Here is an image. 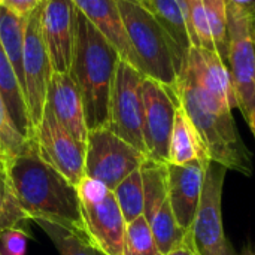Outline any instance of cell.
I'll return each mask as SVG.
<instances>
[{
	"mask_svg": "<svg viewBox=\"0 0 255 255\" xmlns=\"http://www.w3.org/2000/svg\"><path fill=\"white\" fill-rule=\"evenodd\" d=\"M15 197L28 220H43L84 230L78 190L45 163L28 139L6 166ZM85 232V230H84Z\"/></svg>",
	"mask_w": 255,
	"mask_h": 255,
	"instance_id": "obj_1",
	"label": "cell"
},
{
	"mask_svg": "<svg viewBox=\"0 0 255 255\" xmlns=\"http://www.w3.org/2000/svg\"><path fill=\"white\" fill-rule=\"evenodd\" d=\"M175 93L181 108L193 123L211 161L245 176L253 175V155L242 142L232 108L205 90L182 69Z\"/></svg>",
	"mask_w": 255,
	"mask_h": 255,
	"instance_id": "obj_2",
	"label": "cell"
},
{
	"mask_svg": "<svg viewBox=\"0 0 255 255\" xmlns=\"http://www.w3.org/2000/svg\"><path fill=\"white\" fill-rule=\"evenodd\" d=\"M120 55L99 30L78 10L76 39L70 66L90 130L108 127L111 91Z\"/></svg>",
	"mask_w": 255,
	"mask_h": 255,
	"instance_id": "obj_3",
	"label": "cell"
},
{
	"mask_svg": "<svg viewBox=\"0 0 255 255\" xmlns=\"http://www.w3.org/2000/svg\"><path fill=\"white\" fill-rule=\"evenodd\" d=\"M118 7L142 73L175 91L182 67L169 36L140 1H118Z\"/></svg>",
	"mask_w": 255,
	"mask_h": 255,
	"instance_id": "obj_4",
	"label": "cell"
},
{
	"mask_svg": "<svg viewBox=\"0 0 255 255\" xmlns=\"http://www.w3.org/2000/svg\"><path fill=\"white\" fill-rule=\"evenodd\" d=\"M227 67L238 108L255 134V46L253 15L227 1Z\"/></svg>",
	"mask_w": 255,
	"mask_h": 255,
	"instance_id": "obj_5",
	"label": "cell"
},
{
	"mask_svg": "<svg viewBox=\"0 0 255 255\" xmlns=\"http://www.w3.org/2000/svg\"><path fill=\"white\" fill-rule=\"evenodd\" d=\"M227 169L215 161L205 167L200 203L184 244L196 255H238L223 226V187Z\"/></svg>",
	"mask_w": 255,
	"mask_h": 255,
	"instance_id": "obj_6",
	"label": "cell"
},
{
	"mask_svg": "<svg viewBox=\"0 0 255 255\" xmlns=\"http://www.w3.org/2000/svg\"><path fill=\"white\" fill-rule=\"evenodd\" d=\"M76 190L87 236L106 255L123 254L127 224L112 190L87 176L79 182Z\"/></svg>",
	"mask_w": 255,
	"mask_h": 255,
	"instance_id": "obj_7",
	"label": "cell"
},
{
	"mask_svg": "<svg viewBox=\"0 0 255 255\" xmlns=\"http://www.w3.org/2000/svg\"><path fill=\"white\" fill-rule=\"evenodd\" d=\"M143 73L120 58L111 91L106 128L146 155L143 142Z\"/></svg>",
	"mask_w": 255,
	"mask_h": 255,
	"instance_id": "obj_8",
	"label": "cell"
},
{
	"mask_svg": "<svg viewBox=\"0 0 255 255\" xmlns=\"http://www.w3.org/2000/svg\"><path fill=\"white\" fill-rule=\"evenodd\" d=\"M146 155L114 134L109 128L88 131L85 143V176L114 190L124 178L139 170Z\"/></svg>",
	"mask_w": 255,
	"mask_h": 255,
	"instance_id": "obj_9",
	"label": "cell"
},
{
	"mask_svg": "<svg viewBox=\"0 0 255 255\" xmlns=\"http://www.w3.org/2000/svg\"><path fill=\"white\" fill-rule=\"evenodd\" d=\"M143 179V217L151 227L158 250L163 255L178 248L185 241V232L178 226L167 191L166 163L145 160L140 167Z\"/></svg>",
	"mask_w": 255,
	"mask_h": 255,
	"instance_id": "obj_10",
	"label": "cell"
},
{
	"mask_svg": "<svg viewBox=\"0 0 255 255\" xmlns=\"http://www.w3.org/2000/svg\"><path fill=\"white\" fill-rule=\"evenodd\" d=\"M22 91L25 105L31 123L33 133L36 131L48 97V88L51 76L54 73L52 64L42 37L40 30V7L36 9L28 18L25 25V42H24V61H22Z\"/></svg>",
	"mask_w": 255,
	"mask_h": 255,
	"instance_id": "obj_11",
	"label": "cell"
},
{
	"mask_svg": "<svg viewBox=\"0 0 255 255\" xmlns=\"http://www.w3.org/2000/svg\"><path fill=\"white\" fill-rule=\"evenodd\" d=\"M142 99L146 158L157 163H167L170 136L179 106L178 96L155 79L145 76L142 82Z\"/></svg>",
	"mask_w": 255,
	"mask_h": 255,
	"instance_id": "obj_12",
	"label": "cell"
},
{
	"mask_svg": "<svg viewBox=\"0 0 255 255\" xmlns=\"http://www.w3.org/2000/svg\"><path fill=\"white\" fill-rule=\"evenodd\" d=\"M33 139L40 158L78 187L85 178V145L79 143L46 106Z\"/></svg>",
	"mask_w": 255,
	"mask_h": 255,
	"instance_id": "obj_13",
	"label": "cell"
},
{
	"mask_svg": "<svg viewBox=\"0 0 255 255\" xmlns=\"http://www.w3.org/2000/svg\"><path fill=\"white\" fill-rule=\"evenodd\" d=\"M78 7L72 0H45L40 6L42 37L52 70L69 73L76 39Z\"/></svg>",
	"mask_w": 255,
	"mask_h": 255,
	"instance_id": "obj_14",
	"label": "cell"
},
{
	"mask_svg": "<svg viewBox=\"0 0 255 255\" xmlns=\"http://www.w3.org/2000/svg\"><path fill=\"white\" fill-rule=\"evenodd\" d=\"M206 164L208 163L199 160L188 164L166 163L167 191L172 211L178 226L185 233L191 227L200 203Z\"/></svg>",
	"mask_w": 255,
	"mask_h": 255,
	"instance_id": "obj_15",
	"label": "cell"
},
{
	"mask_svg": "<svg viewBox=\"0 0 255 255\" xmlns=\"http://www.w3.org/2000/svg\"><path fill=\"white\" fill-rule=\"evenodd\" d=\"M78 10L99 30L117 49L121 60L130 63L142 73L140 61L126 31L117 0H72Z\"/></svg>",
	"mask_w": 255,
	"mask_h": 255,
	"instance_id": "obj_16",
	"label": "cell"
},
{
	"mask_svg": "<svg viewBox=\"0 0 255 255\" xmlns=\"http://www.w3.org/2000/svg\"><path fill=\"white\" fill-rule=\"evenodd\" d=\"M46 108H49L57 121L79 143H87L88 127L85 123L82 99L70 73H52L48 88Z\"/></svg>",
	"mask_w": 255,
	"mask_h": 255,
	"instance_id": "obj_17",
	"label": "cell"
},
{
	"mask_svg": "<svg viewBox=\"0 0 255 255\" xmlns=\"http://www.w3.org/2000/svg\"><path fill=\"white\" fill-rule=\"evenodd\" d=\"M182 69H185L197 84L226 102L232 109L238 108L229 67L217 51L193 46Z\"/></svg>",
	"mask_w": 255,
	"mask_h": 255,
	"instance_id": "obj_18",
	"label": "cell"
},
{
	"mask_svg": "<svg viewBox=\"0 0 255 255\" xmlns=\"http://www.w3.org/2000/svg\"><path fill=\"white\" fill-rule=\"evenodd\" d=\"M140 4L157 19L164 33L169 36L181 67H184L193 43L178 0H140Z\"/></svg>",
	"mask_w": 255,
	"mask_h": 255,
	"instance_id": "obj_19",
	"label": "cell"
},
{
	"mask_svg": "<svg viewBox=\"0 0 255 255\" xmlns=\"http://www.w3.org/2000/svg\"><path fill=\"white\" fill-rule=\"evenodd\" d=\"M0 94L7 106L10 118L16 126L18 131L25 139H33L34 133L31 128L24 91L1 43H0Z\"/></svg>",
	"mask_w": 255,
	"mask_h": 255,
	"instance_id": "obj_20",
	"label": "cell"
},
{
	"mask_svg": "<svg viewBox=\"0 0 255 255\" xmlns=\"http://www.w3.org/2000/svg\"><path fill=\"white\" fill-rule=\"evenodd\" d=\"M196 160H199L202 163L211 161L193 123L190 121L185 111L179 105L176 109L173 130H172V136H170L169 161L167 163L188 164Z\"/></svg>",
	"mask_w": 255,
	"mask_h": 255,
	"instance_id": "obj_21",
	"label": "cell"
},
{
	"mask_svg": "<svg viewBox=\"0 0 255 255\" xmlns=\"http://www.w3.org/2000/svg\"><path fill=\"white\" fill-rule=\"evenodd\" d=\"M27 18L18 16L0 6V43L21 82L22 87V61H24V42H25Z\"/></svg>",
	"mask_w": 255,
	"mask_h": 255,
	"instance_id": "obj_22",
	"label": "cell"
},
{
	"mask_svg": "<svg viewBox=\"0 0 255 255\" xmlns=\"http://www.w3.org/2000/svg\"><path fill=\"white\" fill-rule=\"evenodd\" d=\"M34 223L51 239L60 255H106L91 242L84 230L43 220H36Z\"/></svg>",
	"mask_w": 255,
	"mask_h": 255,
	"instance_id": "obj_23",
	"label": "cell"
},
{
	"mask_svg": "<svg viewBox=\"0 0 255 255\" xmlns=\"http://www.w3.org/2000/svg\"><path fill=\"white\" fill-rule=\"evenodd\" d=\"M114 197L123 214L126 224L143 215V179L140 169L124 178L114 190Z\"/></svg>",
	"mask_w": 255,
	"mask_h": 255,
	"instance_id": "obj_24",
	"label": "cell"
},
{
	"mask_svg": "<svg viewBox=\"0 0 255 255\" xmlns=\"http://www.w3.org/2000/svg\"><path fill=\"white\" fill-rule=\"evenodd\" d=\"M178 3L182 9L193 46L215 51L212 33L205 15L202 0H178Z\"/></svg>",
	"mask_w": 255,
	"mask_h": 255,
	"instance_id": "obj_25",
	"label": "cell"
},
{
	"mask_svg": "<svg viewBox=\"0 0 255 255\" xmlns=\"http://www.w3.org/2000/svg\"><path fill=\"white\" fill-rule=\"evenodd\" d=\"M121 255H163L143 215L126 226Z\"/></svg>",
	"mask_w": 255,
	"mask_h": 255,
	"instance_id": "obj_26",
	"label": "cell"
},
{
	"mask_svg": "<svg viewBox=\"0 0 255 255\" xmlns=\"http://www.w3.org/2000/svg\"><path fill=\"white\" fill-rule=\"evenodd\" d=\"M205 15L212 33L215 51L224 63H227V0H202Z\"/></svg>",
	"mask_w": 255,
	"mask_h": 255,
	"instance_id": "obj_27",
	"label": "cell"
},
{
	"mask_svg": "<svg viewBox=\"0 0 255 255\" xmlns=\"http://www.w3.org/2000/svg\"><path fill=\"white\" fill-rule=\"evenodd\" d=\"M27 220L12 190L7 170L0 169V233L9 229H18Z\"/></svg>",
	"mask_w": 255,
	"mask_h": 255,
	"instance_id": "obj_28",
	"label": "cell"
},
{
	"mask_svg": "<svg viewBox=\"0 0 255 255\" xmlns=\"http://www.w3.org/2000/svg\"><path fill=\"white\" fill-rule=\"evenodd\" d=\"M27 140L28 139H25L13 124L7 106L0 94V151L6 166L22 151Z\"/></svg>",
	"mask_w": 255,
	"mask_h": 255,
	"instance_id": "obj_29",
	"label": "cell"
},
{
	"mask_svg": "<svg viewBox=\"0 0 255 255\" xmlns=\"http://www.w3.org/2000/svg\"><path fill=\"white\" fill-rule=\"evenodd\" d=\"M27 251V235L19 229L0 233V255H24Z\"/></svg>",
	"mask_w": 255,
	"mask_h": 255,
	"instance_id": "obj_30",
	"label": "cell"
},
{
	"mask_svg": "<svg viewBox=\"0 0 255 255\" xmlns=\"http://www.w3.org/2000/svg\"><path fill=\"white\" fill-rule=\"evenodd\" d=\"M43 1L45 0H0V6L6 7L18 16L28 18L36 9L42 6Z\"/></svg>",
	"mask_w": 255,
	"mask_h": 255,
	"instance_id": "obj_31",
	"label": "cell"
},
{
	"mask_svg": "<svg viewBox=\"0 0 255 255\" xmlns=\"http://www.w3.org/2000/svg\"><path fill=\"white\" fill-rule=\"evenodd\" d=\"M227 1H230V3H233V4H236V6L242 7L244 10L250 12L251 15H254L255 0H227Z\"/></svg>",
	"mask_w": 255,
	"mask_h": 255,
	"instance_id": "obj_32",
	"label": "cell"
},
{
	"mask_svg": "<svg viewBox=\"0 0 255 255\" xmlns=\"http://www.w3.org/2000/svg\"><path fill=\"white\" fill-rule=\"evenodd\" d=\"M166 255H196L185 244H182V245H179L178 248H175V250H172L170 253H167Z\"/></svg>",
	"mask_w": 255,
	"mask_h": 255,
	"instance_id": "obj_33",
	"label": "cell"
},
{
	"mask_svg": "<svg viewBox=\"0 0 255 255\" xmlns=\"http://www.w3.org/2000/svg\"><path fill=\"white\" fill-rule=\"evenodd\" d=\"M253 40H254V46H255V12L253 15Z\"/></svg>",
	"mask_w": 255,
	"mask_h": 255,
	"instance_id": "obj_34",
	"label": "cell"
},
{
	"mask_svg": "<svg viewBox=\"0 0 255 255\" xmlns=\"http://www.w3.org/2000/svg\"><path fill=\"white\" fill-rule=\"evenodd\" d=\"M0 169H6V164H4V158H3L1 151H0Z\"/></svg>",
	"mask_w": 255,
	"mask_h": 255,
	"instance_id": "obj_35",
	"label": "cell"
},
{
	"mask_svg": "<svg viewBox=\"0 0 255 255\" xmlns=\"http://www.w3.org/2000/svg\"><path fill=\"white\" fill-rule=\"evenodd\" d=\"M117 1H134V3H139L140 0H117Z\"/></svg>",
	"mask_w": 255,
	"mask_h": 255,
	"instance_id": "obj_36",
	"label": "cell"
},
{
	"mask_svg": "<svg viewBox=\"0 0 255 255\" xmlns=\"http://www.w3.org/2000/svg\"><path fill=\"white\" fill-rule=\"evenodd\" d=\"M254 255H255V254H254Z\"/></svg>",
	"mask_w": 255,
	"mask_h": 255,
	"instance_id": "obj_37",
	"label": "cell"
}]
</instances>
